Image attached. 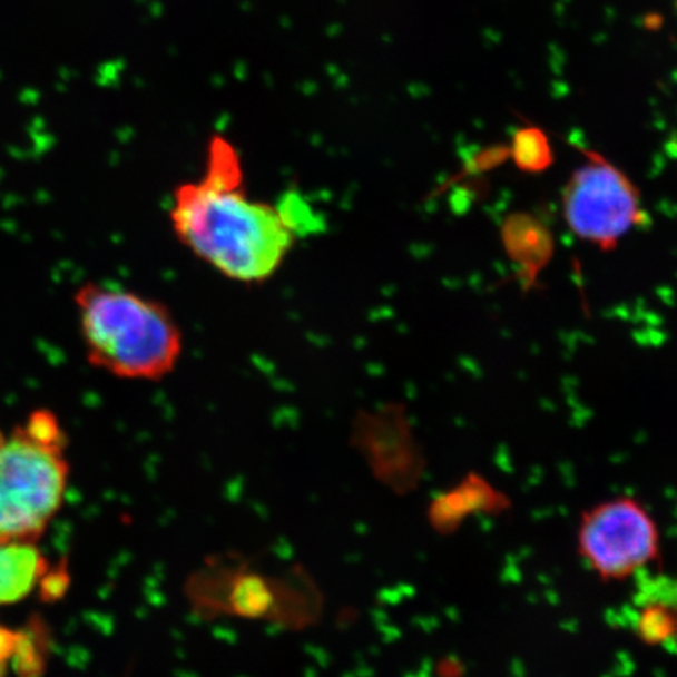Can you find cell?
Listing matches in <instances>:
<instances>
[{"label":"cell","mask_w":677,"mask_h":677,"mask_svg":"<svg viewBox=\"0 0 677 677\" xmlns=\"http://www.w3.org/2000/svg\"><path fill=\"white\" fill-rule=\"evenodd\" d=\"M302 198L281 202L253 195L241 153L212 138L198 178L173 190L168 222L180 245L218 275L259 286L278 275L314 223Z\"/></svg>","instance_id":"1"},{"label":"cell","mask_w":677,"mask_h":677,"mask_svg":"<svg viewBox=\"0 0 677 677\" xmlns=\"http://www.w3.org/2000/svg\"><path fill=\"white\" fill-rule=\"evenodd\" d=\"M88 364L127 381H161L184 355L178 318L160 300L118 284L88 281L75 294Z\"/></svg>","instance_id":"2"},{"label":"cell","mask_w":677,"mask_h":677,"mask_svg":"<svg viewBox=\"0 0 677 677\" xmlns=\"http://www.w3.org/2000/svg\"><path fill=\"white\" fill-rule=\"evenodd\" d=\"M68 438L56 414L37 410L0 429V546L37 544L63 506Z\"/></svg>","instance_id":"3"},{"label":"cell","mask_w":677,"mask_h":677,"mask_svg":"<svg viewBox=\"0 0 677 677\" xmlns=\"http://www.w3.org/2000/svg\"><path fill=\"white\" fill-rule=\"evenodd\" d=\"M576 546L577 556L599 582H627L659 561V522L640 499L615 496L582 511Z\"/></svg>","instance_id":"4"},{"label":"cell","mask_w":677,"mask_h":677,"mask_svg":"<svg viewBox=\"0 0 677 677\" xmlns=\"http://www.w3.org/2000/svg\"><path fill=\"white\" fill-rule=\"evenodd\" d=\"M563 215L577 237L611 249L641 225L645 212L632 180L599 154L587 153L565 187Z\"/></svg>","instance_id":"5"},{"label":"cell","mask_w":677,"mask_h":677,"mask_svg":"<svg viewBox=\"0 0 677 677\" xmlns=\"http://www.w3.org/2000/svg\"><path fill=\"white\" fill-rule=\"evenodd\" d=\"M49 572L51 563L37 544L0 546V607L32 595Z\"/></svg>","instance_id":"6"},{"label":"cell","mask_w":677,"mask_h":677,"mask_svg":"<svg viewBox=\"0 0 677 677\" xmlns=\"http://www.w3.org/2000/svg\"><path fill=\"white\" fill-rule=\"evenodd\" d=\"M225 602L218 609L236 617L264 619L279 611L281 590L278 583L256 572L226 569Z\"/></svg>","instance_id":"7"},{"label":"cell","mask_w":677,"mask_h":677,"mask_svg":"<svg viewBox=\"0 0 677 677\" xmlns=\"http://www.w3.org/2000/svg\"><path fill=\"white\" fill-rule=\"evenodd\" d=\"M638 640L646 646H661L677 637V602L649 598L638 607L634 625Z\"/></svg>","instance_id":"8"},{"label":"cell","mask_w":677,"mask_h":677,"mask_svg":"<svg viewBox=\"0 0 677 677\" xmlns=\"http://www.w3.org/2000/svg\"><path fill=\"white\" fill-rule=\"evenodd\" d=\"M514 156H517L519 164L524 165L526 168L541 167V164H546L549 157L546 137L533 127L521 130L514 138Z\"/></svg>","instance_id":"9"}]
</instances>
